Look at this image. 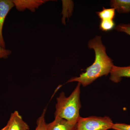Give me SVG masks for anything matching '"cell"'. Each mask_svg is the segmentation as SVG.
<instances>
[{"label":"cell","instance_id":"obj_13","mask_svg":"<svg viewBox=\"0 0 130 130\" xmlns=\"http://www.w3.org/2000/svg\"><path fill=\"white\" fill-rule=\"evenodd\" d=\"M115 29L118 31L125 32L130 36V23L120 24L115 27Z\"/></svg>","mask_w":130,"mask_h":130},{"label":"cell","instance_id":"obj_15","mask_svg":"<svg viewBox=\"0 0 130 130\" xmlns=\"http://www.w3.org/2000/svg\"><path fill=\"white\" fill-rule=\"evenodd\" d=\"M12 53L11 50L3 48L0 47V59H6L8 58V56L11 55Z\"/></svg>","mask_w":130,"mask_h":130},{"label":"cell","instance_id":"obj_11","mask_svg":"<svg viewBox=\"0 0 130 130\" xmlns=\"http://www.w3.org/2000/svg\"><path fill=\"white\" fill-rule=\"evenodd\" d=\"M115 27V24L113 20H101L100 28L103 31H109Z\"/></svg>","mask_w":130,"mask_h":130},{"label":"cell","instance_id":"obj_1","mask_svg":"<svg viewBox=\"0 0 130 130\" xmlns=\"http://www.w3.org/2000/svg\"><path fill=\"white\" fill-rule=\"evenodd\" d=\"M88 47L93 49L95 52V59L90 66L87 68L85 72L79 77H73L67 83L77 82L83 86H88L98 78L107 76L110 73L114 66L113 60L106 53V48L102 44L101 37L96 36L89 42Z\"/></svg>","mask_w":130,"mask_h":130},{"label":"cell","instance_id":"obj_4","mask_svg":"<svg viewBox=\"0 0 130 130\" xmlns=\"http://www.w3.org/2000/svg\"><path fill=\"white\" fill-rule=\"evenodd\" d=\"M15 6L11 0H0V47L6 49V46L3 36V28L5 19L13 7Z\"/></svg>","mask_w":130,"mask_h":130},{"label":"cell","instance_id":"obj_8","mask_svg":"<svg viewBox=\"0 0 130 130\" xmlns=\"http://www.w3.org/2000/svg\"><path fill=\"white\" fill-rule=\"evenodd\" d=\"M110 73V80L118 83L120 82L122 78H130V66L120 67L114 65Z\"/></svg>","mask_w":130,"mask_h":130},{"label":"cell","instance_id":"obj_10","mask_svg":"<svg viewBox=\"0 0 130 130\" xmlns=\"http://www.w3.org/2000/svg\"><path fill=\"white\" fill-rule=\"evenodd\" d=\"M115 11L113 8H105L103 7L102 11L96 13L101 20H113L115 16Z\"/></svg>","mask_w":130,"mask_h":130},{"label":"cell","instance_id":"obj_2","mask_svg":"<svg viewBox=\"0 0 130 130\" xmlns=\"http://www.w3.org/2000/svg\"><path fill=\"white\" fill-rule=\"evenodd\" d=\"M78 83L70 96L66 97L62 92L56 98L55 118L59 117L71 123L76 124L81 116L79 110L81 105L80 100V86Z\"/></svg>","mask_w":130,"mask_h":130},{"label":"cell","instance_id":"obj_3","mask_svg":"<svg viewBox=\"0 0 130 130\" xmlns=\"http://www.w3.org/2000/svg\"><path fill=\"white\" fill-rule=\"evenodd\" d=\"M113 124L108 116L81 117L77 122L76 130H108L112 129Z\"/></svg>","mask_w":130,"mask_h":130},{"label":"cell","instance_id":"obj_16","mask_svg":"<svg viewBox=\"0 0 130 130\" xmlns=\"http://www.w3.org/2000/svg\"><path fill=\"white\" fill-rule=\"evenodd\" d=\"M35 130H40V129H39V127H38V126H37L36 128V129Z\"/></svg>","mask_w":130,"mask_h":130},{"label":"cell","instance_id":"obj_9","mask_svg":"<svg viewBox=\"0 0 130 130\" xmlns=\"http://www.w3.org/2000/svg\"><path fill=\"white\" fill-rule=\"evenodd\" d=\"M110 6L119 13L130 12V0H112L110 2Z\"/></svg>","mask_w":130,"mask_h":130},{"label":"cell","instance_id":"obj_12","mask_svg":"<svg viewBox=\"0 0 130 130\" xmlns=\"http://www.w3.org/2000/svg\"><path fill=\"white\" fill-rule=\"evenodd\" d=\"M46 109L43 110L41 116L38 119L37 121V125L39 127L40 130H46V123L45 121V114L46 113Z\"/></svg>","mask_w":130,"mask_h":130},{"label":"cell","instance_id":"obj_7","mask_svg":"<svg viewBox=\"0 0 130 130\" xmlns=\"http://www.w3.org/2000/svg\"><path fill=\"white\" fill-rule=\"evenodd\" d=\"M17 10L19 11H24L25 9H28L32 12H35L36 9L41 5H43L48 1L39 0V1H12Z\"/></svg>","mask_w":130,"mask_h":130},{"label":"cell","instance_id":"obj_5","mask_svg":"<svg viewBox=\"0 0 130 130\" xmlns=\"http://www.w3.org/2000/svg\"><path fill=\"white\" fill-rule=\"evenodd\" d=\"M29 126L24 121L18 111L11 113L10 118L4 128L0 130H29Z\"/></svg>","mask_w":130,"mask_h":130},{"label":"cell","instance_id":"obj_6","mask_svg":"<svg viewBox=\"0 0 130 130\" xmlns=\"http://www.w3.org/2000/svg\"><path fill=\"white\" fill-rule=\"evenodd\" d=\"M76 124L71 123L59 117H55L53 122L46 124V130H76Z\"/></svg>","mask_w":130,"mask_h":130},{"label":"cell","instance_id":"obj_14","mask_svg":"<svg viewBox=\"0 0 130 130\" xmlns=\"http://www.w3.org/2000/svg\"><path fill=\"white\" fill-rule=\"evenodd\" d=\"M112 129L114 130H130V124L125 123H114Z\"/></svg>","mask_w":130,"mask_h":130}]
</instances>
